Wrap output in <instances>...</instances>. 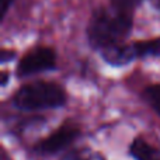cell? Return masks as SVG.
Listing matches in <instances>:
<instances>
[{
	"label": "cell",
	"instance_id": "cell-12",
	"mask_svg": "<svg viewBox=\"0 0 160 160\" xmlns=\"http://www.w3.org/2000/svg\"><path fill=\"white\" fill-rule=\"evenodd\" d=\"M14 56H16V52H14V51L2 49V52H0V62H2V63H6V62L14 59Z\"/></svg>",
	"mask_w": 160,
	"mask_h": 160
},
{
	"label": "cell",
	"instance_id": "cell-1",
	"mask_svg": "<svg viewBox=\"0 0 160 160\" xmlns=\"http://www.w3.org/2000/svg\"><path fill=\"white\" fill-rule=\"evenodd\" d=\"M133 27V16L110 7H98L88 20L86 35L87 41L96 49L121 44L131 34Z\"/></svg>",
	"mask_w": 160,
	"mask_h": 160
},
{
	"label": "cell",
	"instance_id": "cell-5",
	"mask_svg": "<svg viewBox=\"0 0 160 160\" xmlns=\"http://www.w3.org/2000/svg\"><path fill=\"white\" fill-rule=\"evenodd\" d=\"M101 56L107 63L112 66H125L136 59L133 44H125V42L104 48L101 51Z\"/></svg>",
	"mask_w": 160,
	"mask_h": 160
},
{
	"label": "cell",
	"instance_id": "cell-6",
	"mask_svg": "<svg viewBox=\"0 0 160 160\" xmlns=\"http://www.w3.org/2000/svg\"><path fill=\"white\" fill-rule=\"evenodd\" d=\"M129 155L135 160H160V148L153 146L146 139L138 136L131 143Z\"/></svg>",
	"mask_w": 160,
	"mask_h": 160
},
{
	"label": "cell",
	"instance_id": "cell-11",
	"mask_svg": "<svg viewBox=\"0 0 160 160\" xmlns=\"http://www.w3.org/2000/svg\"><path fill=\"white\" fill-rule=\"evenodd\" d=\"M14 0H0V20H4L7 16L8 10H10V6L13 4Z\"/></svg>",
	"mask_w": 160,
	"mask_h": 160
},
{
	"label": "cell",
	"instance_id": "cell-4",
	"mask_svg": "<svg viewBox=\"0 0 160 160\" xmlns=\"http://www.w3.org/2000/svg\"><path fill=\"white\" fill-rule=\"evenodd\" d=\"M80 136V128L75 122L65 121L56 131L35 145L34 150L39 155H55L72 145Z\"/></svg>",
	"mask_w": 160,
	"mask_h": 160
},
{
	"label": "cell",
	"instance_id": "cell-10",
	"mask_svg": "<svg viewBox=\"0 0 160 160\" xmlns=\"http://www.w3.org/2000/svg\"><path fill=\"white\" fill-rule=\"evenodd\" d=\"M142 2H143V0H110L111 6H112L114 8L122 11V13L131 14V16H133V11L136 10V7H138Z\"/></svg>",
	"mask_w": 160,
	"mask_h": 160
},
{
	"label": "cell",
	"instance_id": "cell-7",
	"mask_svg": "<svg viewBox=\"0 0 160 160\" xmlns=\"http://www.w3.org/2000/svg\"><path fill=\"white\" fill-rule=\"evenodd\" d=\"M136 58H159L160 56V37L146 41L132 42Z\"/></svg>",
	"mask_w": 160,
	"mask_h": 160
},
{
	"label": "cell",
	"instance_id": "cell-13",
	"mask_svg": "<svg viewBox=\"0 0 160 160\" xmlns=\"http://www.w3.org/2000/svg\"><path fill=\"white\" fill-rule=\"evenodd\" d=\"M8 72H6V70H3L2 72V83H0V86L2 87H6V84H7V82H8Z\"/></svg>",
	"mask_w": 160,
	"mask_h": 160
},
{
	"label": "cell",
	"instance_id": "cell-14",
	"mask_svg": "<svg viewBox=\"0 0 160 160\" xmlns=\"http://www.w3.org/2000/svg\"><path fill=\"white\" fill-rule=\"evenodd\" d=\"M150 3H152V4L155 6L158 10H160V0H150Z\"/></svg>",
	"mask_w": 160,
	"mask_h": 160
},
{
	"label": "cell",
	"instance_id": "cell-2",
	"mask_svg": "<svg viewBox=\"0 0 160 160\" xmlns=\"http://www.w3.org/2000/svg\"><path fill=\"white\" fill-rule=\"evenodd\" d=\"M66 93L61 86L45 80L22 84L13 94V105L22 111L59 108L66 104Z\"/></svg>",
	"mask_w": 160,
	"mask_h": 160
},
{
	"label": "cell",
	"instance_id": "cell-9",
	"mask_svg": "<svg viewBox=\"0 0 160 160\" xmlns=\"http://www.w3.org/2000/svg\"><path fill=\"white\" fill-rule=\"evenodd\" d=\"M62 160H105L100 155L98 152L93 149H88V148H83V149L78 150H72L68 155H65Z\"/></svg>",
	"mask_w": 160,
	"mask_h": 160
},
{
	"label": "cell",
	"instance_id": "cell-8",
	"mask_svg": "<svg viewBox=\"0 0 160 160\" xmlns=\"http://www.w3.org/2000/svg\"><path fill=\"white\" fill-rule=\"evenodd\" d=\"M143 98L160 117V83L148 86L143 90Z\"/></svg>",
	"mask_w": 160,
	"mask_h": 160
},
{
	"label": "cell",
	"instance_id": "cell-3",
	"mask_svg": "<svg viewBox=\"0 0 160 160\" xmlns=\"http://www.w3.org/2000/svg\"><path fill=\"white\" fill-rule=\"evenodd\" d=\"M53 69H56L55 51L49 47H35L18 61L16 75L17 78H28Z\"/></svg>",
	"mask_w": 160,
	"mask_h": 160
}]
</instances>
